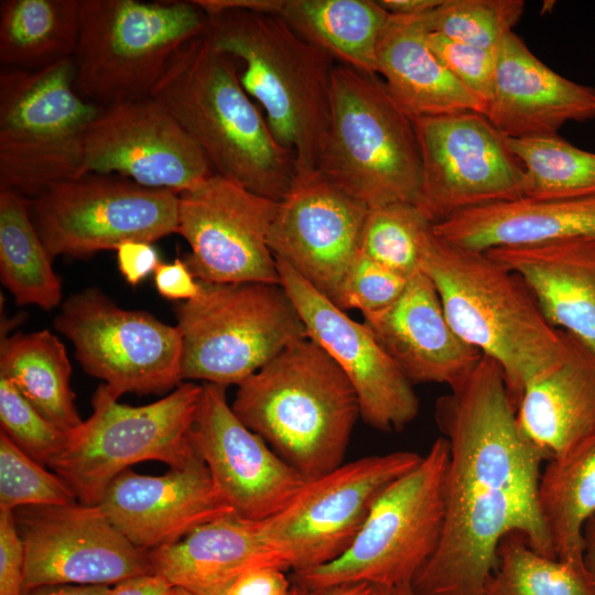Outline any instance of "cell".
Here are the masks:
<instances>
[{
  "label": "cell",
  "mask_w": 595,
  "mask_h": 595,
  "mask_svg": "<svg viewBox=\"0 0 595 595\" xmlns=\"http://www.w3.org/2000/svg\"><path fill=\"white\" fill-rule=\"evenodd\" d=\"M0 424L2 433L43 466H48L64 451L71 434L47 420L2 377Z\"/></svg>",
  "instance_id": "obj_40"
},
{
  "label": "cell",
  "mask_w": 595,
  "mask_h": 595,
  "mask_svg": "<svg viewBox=\"0 0 595 595\" xmlns=\"http://www.w3.org/2000/svg\"><path fill=\"white\" fill-rule=\"evenodd\" d=\"M33 224L52 258H84L131 240L154 242L178 228V194L115 174L87 173L30 198Z\"/></svg>",
  "instance_id": "obj_12"
},
{
  "label": "cell",
  "mask_w": 595,
  "mask_h": 595,
  "mask_svg": "<svg viewBox=\"0 0 595 595\" xmlns=\"http://www.w3.org/2000/svg\"><path fill=\"white\" fill-rule=\"evenodd\" d=\"M100 106L75 88L73 57L0 73V188L32 198L82 175L84 136Z\"/></svg>",
  "instance_id": "obj_11"
},
{
  "label": "cell",
  "mask_w": 595,
  "mask_h": 595,
  "mask_svg": "<svg viewBox=\"0 0 595 595\" xmlns=\"http://www.w3.org/2000/svg\"><path fill=\"white\" fill-rule=\"evenodd\" d=\"M279 282L306 327L354 387L360 419L375 430L401 431L419 412L412 382L382 348L370 328L349 317L288 263L277 259Z\"/></svg>",
  "instance_id": "obj_19"
},
{
  "label": "cell",
  "mask_w": 595,
  "mask_h": 595,
  "mask_svg": "<svg viewBox=\"0 0 595 595\" xmlns=\"http://www.w3.org/2000/svg\"><path fill=\"white\" fill-rule=\"evenodd\" d=\"M151 98L194 140L216 174L277 202L292 188L293 156L244 89L237 62L205 33L176 51Z\"/></svg>",
  "instance_id": "obj_2"
},
{
  "label": "cell",
  "mask_w": 595,
  "mask_h": 595,
  "mask_svg": "<svg viewBox=\"0 0 595 595\" xmlns=\"http://www.w3.org/2000/svg\"><path fill=\"white\" fill-rule=\"evenodd\" d=\"M87 173L180 194L215 172L194 140L149 97L100 107L84 136L82 175Z\"/></svg>",
  "instance_id": "obj_18"
},
{
  "label": "cell",
  "mask_w": 595,
  "mask_h": 595,
  "mask_svg": "<svg viewBox=\"0 0 595 595\" xmlns=\"http://www.w3.org/2000/svg\"><path fill=\"white\" fill-rule=\"evenodd\" d=\"M54 327L73 344L82 368L101 379L117 399L127 392L163 393L183 380L176 325L121 309L98 288L72 294Z\"/></svg>",
  "instance_id": "obj_14"
},
{
  "label": "cell",
  "mask_w": 595,
  "mask_h": 595,
  "mask_svg": "<svg viewBox=\"0 0 595 595\" xmlns=\"http://www.w3.org/2000/svg\"><path fill=\"white\" fill-rule=\"evenodd\" d=\"M450 389L435 403L450 450L445 521L437 549L410 583L415 595H482L499 543L512 532L556 558L539 506L545 457L518 425L500 366L483 355Z\"/></svg>",
  "instance_id": "obj_1"
},
{
  "label": "cell",
  "mask_w": 595,
  "mask_h": 595,
  "mask_svg": "<svg viewBox=\"0 0 595 595\" xmlns=\"http://www.w3.org/2000/svg\"><path fill=\"white\" fill-rule=\"evenodd\" d=\"M52 260L31 218L30 198L0 188V277L18 305H60L62 284Z\"/></svg>",
  "instance_id": "obj_34"
},
{
  "label": "cell",
  "mask_w": 595,
  "mask_h": 595,
  "mask_svg": "<svg viewBox=\"0 0 595 595\" xmlns=\"http://www.w3.org/2000/svg\"><path fill=\"white\" fill-rule=\"evenodd\" d=\"M25 548L23 592L55 585H111L151 574L149 553L134 547L99 505L15 509Z\"/></svg>",
  "instance_id": "obj_17"
},
{
  "label": "cell",
  "mask_w": 595,
  "mask_h": 595,
  "mask_svg": "<svg viewBox=\"0 0 595 595\" xmlns=\"http://www.w3.org/2000/svg\"><path fill=\"white\" fill-rule=\"evenodd\" d=\"M524 171L523 197L577 198L595 196V153L559 134L507 138Z\"/></svg>",
  "instance_id": "obj_36"
},
{
  "label": "cell",
  "mask_w": 595,
  "mask_h": 595,
  "mask_svg": "<svg viewBox=\"0 0 595 595\" xmlns=\"http://www.w3.org/2000/svg\"><path fill=\"white\" fill-rule=\"evenodd\" d=\"M337 64L377 75V46L390 14L372 0H283L277 14Z\"/></svg>",
  "instance_id": "obj_30"
},
{
  "label": "cell",
  "mask_w": 595,
  "mask_h": 595,
  "mask_svg": "<svg viewBox=\"0 0 595 595\" xmlns=\"http://www.w3.org/2000/svg\"><path fill=\"white\" fill-rule=\"evenodd\" d=\"M205 34L238 66L240 83L263 110L298 177L317 171L331 117L337 64L277 14L226 10L208 17Z\"/></svg>",
  "instance_id": "obj_5"
},
{
  "label": "cell",
  "mask_w": 595,
  "mask_h": 595,
  "mask_svg": "<svg viewBox=\"0 0 595 595\" xmlns=\"http://www.w3.org/2000/svg\"><path fill=\"white\" fill-rule=\"evenodd\" d=\"M584 537V563L595 585V515L586 522Z\"/></svg>",
  "instance_id": "obj_51"
},
{
  "label": "cell",
  "mask_w": 595,
  "mask_h": 595,
  "mask_svg": "<svg viewBox=\"0 0 595 595\" xmlns=\"http://www.w3.org/2000/svg\"><path fill=\"white\" fill-rule=\"evenodd\" d=\"M450 450L437 437L420 463L375 500L349 548L315 569L291 572L292 583L332 586L368 582L410 584L439 547L446 512Z\"/></svg>",
  "instance_id": "obj_8"
},
{
  "label": "cell",
  "mask_w": 595,
  "mask_h": 595,
  "mask_svg": "<svg viewBox=\"0 0 595 595\" xmlns=\"http://www.w3.org/2000/svg\"><path fill=\"white\" fill-rule=\"evenodd\" d=\"M174 586L160 574H142L116 584L109 595H171Z\"/></svg>",
  "instance_id": "obj_48"
},
{
  "label": "cell",
  "mask_w": 595,
  "mask_h": 595,
  "mask_svg": "<svg viewBox=\"0 0 595 595\" xmlns=\"http://www.w3.org/2000/svg\"><path fill=\"white\" fill-rule=\"evenodd\" d=\"M154 284L159 294L169 300L188 301L201 291L198 280L193 275L183 259L161 262L154 271Z\"/></svg>",
  "instance_id": "obj_46"
},
{
  "label": "cell",
  "mask_w": 595,
  "mask_h": 595,
  "mask_svg": "<svg viewBox=\"0 0 595 595\" xmlns=\"http://www.w3.org/2000/svg\"><path fill=\"white\" fill-rule=\"evenodd\" d=\"M524 10L522 0H443L425 14L430 32L487 51H496Z\"/></svg>",
  "instance_id": "obj_38"
},
{
  "label": "cell",
  "mask_w": 595,
  "mask_h": 595,
  "mask_svg": "<svg viewBox=\"0 0 595 595\" xmlns=\"http://www.w3.org/2000/svg\"><path fill=\"white\" fill-rule=\"evenodd\" d=\"M231 408L305 480L344 464L360 418L350 381L309 337L293 343L239 383Z\"/></svg>",
  "instance_id": "obj_4"
},
{
  "label": "cell",
  "mask_w": 595,
  "mask_h": 595,
  "mask_svg": "<svg viewBox=\"0 0 595 595\" xmlns=\"http://www.w3.org/2000/svg\"><path fill=\"white\" fill-rule=\"evenodd\" d=\"M25 548L13 511L0 510V595L23 592Z\"/></svg>",
  "instance_id": "obj_43"
},
{
  "label": "cell",
  "mask_w": 595,
  "mask_h": 595,
  "mask_svg": "<svg viewBox=\"0 0 595 595\" xmlns=\"http://www.w3.org/2000/svg\"><path fill=\"white\" fill-rule=\"evenodd\" d=\"M285 572L271 565L248 570L234 582L227 595H289L292 581Z\"/></svg>",
  "instance_id": "obj_44"
},
{
  "label": "cell",
  "mask_w": 595,
  "mask_h": 595,
  "mask_svg": "<svg viewBox=\"0 0 595 595\" xmlns=\"http://www.w3.org/2000/svg\"><path fill=\"white\" fill-rule=\"evenodd\" d=\"M110 589L108 585H55L22 592L20 595H109Z\"/></svg>",
  "instance_id": "obj_50"
},
{
  "label": "cell",
  "mask_w": 595,
  "mask_h": 595,
  "mask_svg": "<svg viewBox=\"0 0 595 595\" xmlns=\"http://www.w3.org/2000/svg\"><path fill=\"white\" fill-rule=\"evenodd\" d=\"M317 171L368 208L419 204L422 163L413 119L379 75L335 65Z\"/></svg>",
  "instance_id": "obj_6"
},
{
  "label": "cell",
  "mask_w": 595,
  "mask_h": 595,
  "mask_svg": "<svg viewBox=\"0 0 595 595\" xmlns=\"http://www.w3.org/2000/svg\"><path fill=\"white\" fill-rule=\"evenodd\" d=\"M78 502L66 483L0 432V510Z\"/></svg>",
  "instance_id": "obj_39"
},
{
  "label": "cell",
  "mask_w": 595,
  "mask_h": 595,
  "mask_svg": "<svg viewBox=\"0 0 595 595\" xmlns=\"http://www.w3.org/2000/svg\"><path fill=\"white\" fill-rule=\"evenodd\" d=\"M432 229L446 240L483 252L595 237V196L498 202L459 212Z\"/></svg>",
  "instance_id": "obj_27"
},
{
  "label": "cell",
  "mask_w": 595,
  "mask_h": 595,
  "mask_svg": "<svg viewBox=\"0 0 595 595\" xmlns=\"http://www.w3.org/2000/svg\"><path fill=\"white\" fill-rule=\"evenodd\" d=\"M289 595H393V588L368 582L344 583L321 587L292 583Z\"/></svg>",
  "instance_id": "obj_47"
},
{
  "label": "cell",
  "mask_w": 595,
  "mask_h": 595,
  "mask_svg": "<svg viewBox=\"0 0 595 595\" xmlns=\"http://www.w3.org/2000/svg\"><path fill=\"white\" fill-rule=\"evenodd\" d=\"M364 323L412 383L453 388L476 367L483 354L464 342L448 323L437 291L419 271L388 309Z\"/></svg>",
  "instance_id": "obj_24"
},
{
  "label": "cell",
  "mask_w": 595,
  "mask_h": 595,
  "mask_svg": "<svg viewBox=\"0 0 595 595\" xmlns=\"http://www.w3.org/2000/svg\"><path fill=\"white\" fill-rule=\"evenodd\" d=\"M567 335L564 357L526 386L517 407L521 432L548 461L595 437V354Z\"/></svg>",
  "instance_id": "obj_26"
},
{
  "label": "cell",
  "mask_w": 595,
  "mask_h": 595,
  "mask_svg": "<svg viewBox=\"0 0 595 595\" xmlns=\"http://www.w3.org/2000/svg\"><path fill=\"white\" fill-rule=\"evenodd\" d=\"M422 183L418 206L432 225L478 206L523 197L524 171L507 137L480 112L413 119Z\"/></svg>",
  "instance_id": "obj_15"
},
{
  "label": "cell",
  "mask_w": 595,
  "mask_h": 595,
  "mask_svg": "<svg viewBox=\"0 0 595 595\" xmlns=\"http://www.w3.org/2000/svg\"><path fill=\"white\" fill-rule=\"evenodd\" d=\"M71 374L65 347L50 331L17 333L1 340L0 377L67 433L83 423L71 389Z\"/></svg>",
  "instance_id": "obj_31"
},
{
  "label": "cell",
  "mask_w": 595,
  "mask_h": 595,
  "mask_svg": "<svg viewBox=\"0 0 595 595\" xmlns=\"http://www.w3.org/2000/svg\"><path fill=\"white\" fill-rule=\"evenodd\" d=\"M425 14H390L377 46V75L412 119L465 111L486 115V105L431 48Z\"/></svg>",
  "instance_id": "obj_29"
},
{
  "label": "cell",
  "mask_w": 595,
  "mask_h": 595,
  "mask_svg": "<svg viewBox=\"0 0 595 595\" xmlns=\"http://www.w3.org/2000/svg\"><path fill=\"white\" fill-rule=\"evenodd\" d=\"M421 459L410 451L365 456L307 480L286 507L259 521L268 547L291 572L336 560L353 543L382 490Z\"/></svg>",
  "instance_id": "obj_13"
},
{
  "label": "cell",
  "mask_w": 595,
  "mask_h": 595,
  "mask_svg": "<svg viewBox=\"0 0 595 595\" xmlns=\"http://www.w3.org/2000/svg\"><path fill=\"white\" fill-rule=\"evenodd\" d=\"M171 595H194L191 592L181 588V587H174Z\"/></svg>",
  "instance_id": "obj_53"
},
{
  "label": "cell",
  "mask_w": 595,
  "mask_h": 595,
  "mask_svg": "<svg viewBox=\"0 0 595 595\" xmlns=\"http://www.w3.org/2000/svg\"><path fill=\"white\" fill-rule=\"evenodd\" d=\"M482 595H595V585L585 563L547 556L512 532L499 543Z\"/></svg>",
  "instance_id": "obj_35"
},
{
  "label": "cell",
  "mask_w": 595,
  "mask_h": 595,
  "mask_svg": "<svg viewBox=\"0 0 595 595\" xmlns=\"http://www.w3.org/2000/svg\"><path fill=\"white\" fill-rule=\"evenodd\" d=\"M389 13L394 15H422L437 8L443 0H377Z\"/></svg>",
  "instance_id": "obj_49"
},
{
  "label": "cell",
  "mask_w": 595,
  "mask_h": 595,
  "mask_svg": "<svg viewBox=\"0 0 595 595\" xmlns=\"http://www.w3.org/2000/svg\"><path fill=\"white\" fill-rule=\"evenodd\" d=\"M78 26V0H2L0 63L39 71L73 57Z\"/></svg>",
  "instance_id": "obj_32"
},
{
  "label": "cell",
  "mask_w": 595,
  "mask_h": 595,
  "mask_svg": "<svg viewBox=\"0 0 595 595\" xmlns=\"http://www.w3.org/2000/svg\"><path fill=\"white\" fill-rule=\"evenodd\" d=\"M428 41L446 69L487 107L494 84L496 51L474 47L430 31Z\"/></svg>",
  "instance_id": "obj_42"
},
{
  "label": "cell",
  "mask_w": 595,
  "mask_h": 595,
  "mask_svg": "<svg viewBox=\"0 0 595 595\" xmlns=\"http://www.w3.org/2000/svg\"><path fill=\"white\" fill-rule=\"evenodd\" d=\"M410 278L358 252L344 279L336 305L359 310L363 316L391 306L404 292Z\"/></svg>",
  "instance_id": "obj_41"
},
{
  "label": "cell",
  "mask_w": 595,
  "mask_h": 595,
  "mask_svg": "<svg viewBox=\"0 0 595 595\" xmlns=\"http://www.w3.org/2000/svg\"><path fill=\"white\" fill-rule=\"evenodd\" d=\"M118 268L130 285H138L161 263L152 242L131 240L116 248Z\"/></svg>",
  "instance_id": "obj_45"
},
{
  "label": "cell",
  "mask_w": 595,
  "mask_h": 595,
  "mask_svg": "<svg viewBox=\"0 0 595 595\" xmlns=\"http://www.w3.org/2000/svg\"><path fill=\"white\" fill-rule=\"evenodd\" d=\"M99 506L134 547L145 551L174 544L197 527L234 515L198 451L186 466L161 476L123 470Z\"/></svg>",
  "instance_id": "obj_22"
},
{
  "label": "cell",
  "mask_w": 595,
  "mask_h": 595,
  "mask_svg": "<svg viewBox=\"0 0 595 595\" xmlns=\"http://www.w3.org/2000/svg\"><path fill=\"white\" fill-rule=\"evenodd\" d=\"M201 393L202 386L185 382L155 402L131 407L102 383L91 398L90 416L48 467L87 506L99 505L110 483L133 464L184 467L197 454L193 426Z\"/></svg>",
  "instance_id": "obj_10"
},
{
  "label": "cell",
  "mask_w": 595,
  "mask_h": 595,
  "mask_svg": "<svg viewBox=\"0 0 595 595\" xmlns=\"http://www.w3.org/2000/svg\"><path fill=\"white\" fill-rule=\"evenodd\" d=\"M487 253L522 279L553 327L595 354V237Z\"/></svg>",
  "instance_id": "obj_25"
},
{
  "label": "cell",
  "mask_w": 595,
  "mask_h": 595,
  "mask_svg": "<svg viewBox=\"0 0 595 595\" xmlns=\"http://www.w3.org/2000/svg\"><path fill=\"white\" fill-rule=\"evenodd\" d=\"M421 271L434 284L455 333L500 366L517 409L526 386L564 357L569 335L548 322L518 274L433 229Z\"/></svg>",
  "instance_id": "obj_3"
},
{
  "label": "cell",
  "mask_w": 595,
  "mask_h": 595,
  "mask_svg": "<svg viewBox=\"0 0 595 595\" xmlns=\"http://www.w3.org/2000/svg\"><path fill=\"white\" fill-rule=\"evenodd\" d=\"M432 223L412 203H391L369 208L359 242V252L411 278L421 271V261Z\"/></svg>",
  "instance_id": "obj_37"
},
{
  "label": "cell",
  "mask_w": 595,
  "mask_h": 595,
  "mask_svg": "<svg viewBox=\"0 0 595 595\" xmlns=\"http://www.w3.org/2000/svg\"><path fill=\"white\" fill-rule=\"evenodd\" d=\"M278 202L214 173L178 194V228L196 280L280 283L269 231Z\"/></svg>",
  "instance_id": "obj_16"
},
{
  "label": "cell",
  "mask_w": 595,
  "mask_h": 595,
  "mask_svg": "<svg viewBox=\"0 0 595 595\" xmlns=\"http://www.w3.org/2000/svg\"><path fill=\"white\" fill-rule=\"evenodd\" d=\"M75 88L100 107L151 97L176 51L205 33L194 1L78 0Z\"/></svg>",
  "instance_id": "obj_7"
},
{
  "label": "cell",
  "mask_w": 595,
  "mask_h": 595,
  "mask_svg": "<svg viewBox=\"0 0 595 595\" xmlns=\"http://www.w3.org/2000/svg\"><path fill=\"white\" fill-rule=\"evenodd\" d=\"M539 506L555 556L584 563L583 531L595 515V437L549 461L540 477Z\"/></svg>",
  "instance_id": "obj_33"
},
{
  "label": "cell",
  "mask_w": 595,
  "mask_h": 595,
  "mask_svg": "<svg viewBox=\"0 0 595 595\" xmlns=\"http://www.w3.org/2000/svg\"><path fill=\"white\" fill-rule=\"evenodd\" d=\"M368 209L318 171L298 177L278 202L268 238L270 250L336 304L359 252Z\"/></svg>",
  "instance_id": "obj_20"
},
{
  "label": "cell",
  "mask_w": 595,
  "mask_h": 595,
  "mask_svg": "<svg viewBox=\"0 0 595 595\" xmlns=\"http://www.w3.org/2000/svg\"><path fill=\"white\" fill-rule=\"evenodd\" d=\"M485 116L507 138L558 134L566 122L595 118V88L552 71L511 31L496 50Z\"/></svg>",
  "instance_id": "obj_23"
},
{
  "label": "cell",
  "mask_w": 595,
  "mask_h": 595,
  "mask_svg": "<svg viewBox=\"0 0 595 595\" xmlns=\"http://www.w3.org/2000/svg\"><path fill=\"white\" fill-rule=\"evenodd\" d=\"M393 595H415L410 584H402L393 587Z\"/></svg>",
  "instance_id": "obj_52"
},
{
  "label": "cell",
  "mask_w": 595,
  "mask_h": 595,
  "mask_svg": "<svg viewBox=\"0 0 595 595\" xmlns=\"http://www.w3.org/2000/svg\"><path fill=\"white\" fill-rule=\"evenodd\" d=\"M174 309L182 337V377L239 385L293 343L306 327L280 283H213Z\"/></svg>",
  "instance_id": "obj_9"
},
{
  "label": "cell",
  "mask_w": 595,
  "mask_h": 595,
  "mask_svg": "<svg viewBox=\"0 0 595 595\" xmlns=\"http://www.w3.org/2000/svg\"><path fill=\"white\" fill-rule=\"evenodd\" d=\"M148 553L152 573L194 595H227L234 582L255 567L285 570L268 547L260 522L235 515L206 522L178 542Z\"/></svg>",
  "instance_id": "obj_28"
},
{
  "label": "cell",
  "mask_w": 595,
  "mask_h": 595,
  "mask_svg": "<svg viewBox=\"0 0 595 595\" xmlns=\"http://www.w3.org/2000/svg\"><path fill=\"white\" fill-rule=\"evenodd\" d=\"M193 441L214 487L239 518L272 517L307 482L238 419L225 386L202 385Z\"/></svg>",
  "instance_id": "obj_21"
}]
</instances>
